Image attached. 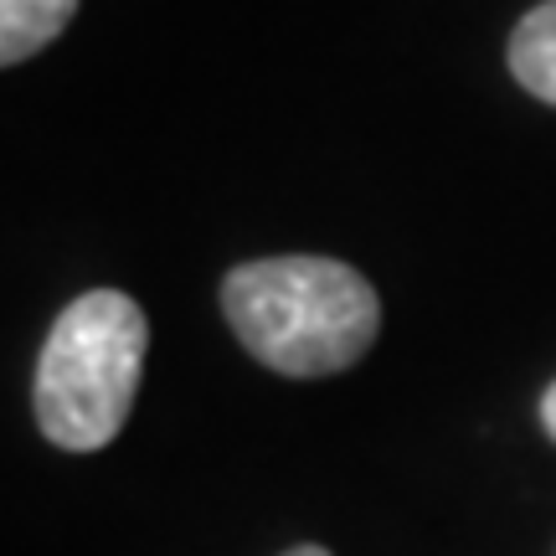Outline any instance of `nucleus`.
I'll return each instance as SVG.
<instances>
[{
    "instance_id": "f257e3e1",
    "label": "nucleus",
    "mask_w": 556,
    "mask_h": 556,
    "mask_svg": "<svg viewBox=\"0 0 556 556\" xmlns=\"http://www.w3.org/2000/svg\"><path fill=\"white\" fill-rule=\"evenodd\" d=\"M232 336L278 377L356 366L381 330L377 289L336 258H258L222 283Z\"/></svg>"
},
{
    "instance_id": "f03ea898",
    "label": "nucleus",
    "mask_w": 556,
    "mask_h": 556,
    "mask_svg": "<svg viewBox=\"0 0 556 556\" xmlns=\"http://www.w3.org/2000/svg\"><path fill=\"white\" fill-rule=\"evenodd\" d=\"M150 325L129 294L93 289L58 315L37 366V422L58 448L93 454L129 422Z\"/></svg>"
},
{
    "instance_id": "7ed1b4c3",
    "label": "nucleus",
    "mask_w": 556,
    "mask_h": 556,
    "mask_svg": "<svg viewBox=\"0 0 556 556\" xmlns=\"http://www.w3.org/2000/svg\"><path fill=\"white\" fill-rule=\"evenodd\" d=\"M78 0H0V67L37 58L47 41L62 37Z\"/></svg>"
},
{
    "instance_id": "20e7f679",
    "label": "nucleus",
    "mask_w": 556,
    "mask_h": 556,
    "mask_svg": "<svg viewBox=\"0 0 556 556\" xmlns=\"http://www.w3.org/2000/svg\"><path fill=\"white\" fill-rule=\"evenodd\" d=\"M510 73L526 93L556 103V0L536 5L510 37Z\"/></svg>"
},
{
    "instance_id": "39448f33",
    "label": "nucleus",
    "mask_w": 556,
    "mask_h": 556,
    "mask_svg": "<svg viewBox=\"0 0 556 556\" xmlns=\"http://www.w3.org/2000/svg\"><path fill=\"white\" fill-rule=\"evenodd\" d=\"M541 428L556 438V381L546 387V397H541Z\"/></svg>"
},
{
    "instance_id": "423d86ee",
    "label": "nucleus",
    "mask_w": 556,
    "mask_h": 556,
    "mask_svg": "<svg viewBox=\"0 0 556 556\" xmlns=\"http://www.w3.org/2000/svg\"><path fill=\"white\" fill-rule=\"evenodd\" d=\"M283 556H330V552H319V546H294V552H283Z\"/></svg>"
}]
</instances>
